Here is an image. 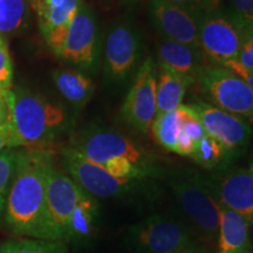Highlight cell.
Listing matches in <instances>:
<instances>
[{"label": "cell", "instance_id": "1", "mask_svg": "<svg viewBox=\"0 0 253 253\" xmlns=\"http://www.w3.org/2000/svg\"><path fill=\"white\" fill-rule=\"evenodd\" d=\"M54 155L47 149L18 151L7 198L5 224L15 236L48 240L46 189Z\"/></svg>", "mask_w": 253, "mask_h": 253}, {"label": "cell", "instance_id": "2", "mask_svg": "<svg viewBox=\"0 0 253 253\" xmlns=\"http://www.w3.org/2000/svg\"><path fill=\"white\" fill-rule=\"evenodd\" d=\"M8 121L15 145L47 149L65 129L67 115L61 107L30 91H6Z\"/></svg>", "mask_w": 253, "mask_h": 253}, {"label": "cell", "instance_id": "3", "mask_svg": "<svg viewBox=\"0 0 253 253\" xmlns=\"http://www.w3.org/2000/svg\"><path fill=\"white\" fill-rule=\"evenodd\" d=\"M71 147L102 168L115 161L126 160L149 172L151 177L156 175L153 156L137 142L121 132L103 129L89 130L75 138Z\"/></svg>", "mask_w": 253, "mask_h": 253}, {"label": "cell", "instance_id": "4", "mask_svg": "<svg viewBox=\"0 0 253 253\" xmlns=\"http://www.w3.org/2000/svg\"><path fill=\"white\" fill-rule=\"evenodd\" d=\"M126 240L135 253H173L196 245L194 233L185 224L162 214L132 225Z\"/></svg>", "mask_w": 253, "mask_h": 253}, {"label": "cell", "instance_id": "5", "mask_svg": "<svg viewBox=\"0 0 253 253\" xmlns=\"http://www.w3.org/2000/svg\"><path fill=\"white\" fill-rule=\"evenodd\" d=\"M213 106L253 122V93L242 78L221 66H205L196 78Z\"/></svg>", "mask_w": 253, "mask_h": 253}, {"label": "cell", "instance_id": "6", "mask_svg": "<svg viewBox=\"0 0 253 253\" xmlns=\"http://www.w3.org/2000/svg\"><path fill=\"white\" fill-rule=\"evenodd\" d=\"M183 211L209 240L218 238L220 205L205 184L203 176L176 177L170 183Z\"/></svg>", "mask_w": 253, "mask_h": 253}, {"label": "cell", "instance_id": "7", "mask_svg": "<svg viewBox=\"0 0 253 253\" xmlns=\"http://www.w3.org/2000/svg\"><path fill=\"white\" fill-rule=\"evenodd\" d=\"M201 50L218 66L237 61L240 47V26L226 11H201L197 15Z\"/></svg>", "mask_w": 253, "mask_h": 253}, {"label": "cell", "instance_id": "8", "mask_svg": "<svg viewBox=\"0 0 253 253\" xmlns=\"http://www.w3.org/2000/svg\"><path fill=\"white\" fill-rule=\"evenodd\" d=\"M60 158L67 175L93 197L112 198L125 196L141 182L110 175L102 167L91 162L71 145L63 148Z\"/></svg>", "mask_w": 253, "mask_h": 253}, {"label": "cell", "instance_id": "9", "mask_svg": "<svg viewBox=\"0 0 253 253\" xmlns=\"http://www.w3.org/2000/svg\"><path fill=\"white\" fill-rule=\"evenodd\" d=\"M86 194L67 173L50 167L46 189V221L48 240L66 243L68 225L79 202Z\"/></svg>", "mask_w": 253, "mask_h": 253}, {"label": "cell", "instance_id": "10", "mask_svg": "<svg viewBox=\"0 0 253 253\" xmlns=\"http://www.w3.org/2000/svg\"><path fill=\"white\" fill-rule=\"evenodd\" d=\"M156 72L151 58L141 63L121 108L123 121L142 134L150 131L157 113Z\"/></svg>", "mask_w": 253, "mask_h": 253}, {"label": "cell", "instance_id": "11", "mask_svg": "<svg viewBox=\"0 0 253 253\" xmlns=\"http://www.w3.org/2000/svg\"><path fill=\"white\" fill-rule=\"evenodd\" d=\"M189 106L197 114L205 132L219 142L233 160L246 149L252 136L248 120L204 101L189 103Z\"/></svg>", "mask_w": 253, "mask_h": 253}, {"label": "cell", "instance_id": "12", "mask_svg": "<svg viewBox=\"0 0 253 253\" xmlns=\"http://www.w3.org/2000/svg\"><path fill=\"white\" fill-rule=\"evenodd\" d=\"M99 28L95 13L90 7L82 4L69 25L58 56L82 69L90 71L99 61Z\"/></svg>", "mask_w": 253, "mask_h": 253}, {"label": "cell", "instance_id": "13", "mask_svg": "<svg viewBox=\"0 0 253 253\" xmlns=\"http://www.w3.org/2000/svg\"><path fill=\"white\" fill-rule=\"evenodd\" d=\"M203 179L216 201L239 213L253 227V172L245 168L219 170Z\"/></svg>", "mask_w": 253, "mask_h": 253}, {"label": "cell", "instance_id": "14", "mask_svg": "<svg viewBox=\"0 0 253 253\" xmlns=\"http://www.w3.org/2000/svg\"><path fill=\"white\" fill-rule=\"evenodd\" d=\"M141 58V37L126 23L114 24L104 43V71L113 82H122L130 77Z\"/></svg>", "mask_w": 253, "mask_h": 253}, {"label": "cell", "instance_id": "15", "mask_svg": "<svg viewBox=\"0 0 253 253\" xmlns=\"http://www.w3.org/2000/svg\"><path fill=\"white\" fill-rule=\"evenodd\" d=\"M149 15L154 26L167 39L201 49L198 38V20L196 12L163 0H150Z\"/></svg>", "mask_w": 253, "mask_h": 253}, {"label": "cell", "instance_id": "16", "mask_svg": "<svg viewBox=\"0 0 253 253\" xmlns=\"http://www.w3.org/2000/svg\"><path fill=\"white\" fill-rule=\"evenodd\" d=\"M30 4L47 45L58 55L82 0H30Z\"/></svg>", "mask_w": 253, "mask_h": 253}, {"label": "cell", "instance_id": "17", "mask_svg": "<svg viewBox=\"0 0 253 253\" xmlns=\"http://www.w3.org/2000/svg\"><path fill=\"white\" fill-rule=\"evenodd\" d=\"M204 53L201 49L163 38L157 45V58L161 67L196 81L205 66Z\"/></svg>", "mask_w": 253, "mask_h": 253}, {"label": "cell", "instance_id": "18", "mask_svg": "<svg viewBox=\"0 0 253 253\" xmlns=\"http://www.w3.org/2000/svg\"><path fill=\"white\" fill-rule=\"evenodd\" d=\"M218 253H253L248 221L223 205H220Z\"/></svg>", "mask_w": 253, "mask_h": 253}, {"label": "cell", "instance_id": "19", "mask_svg": "<svg viewBox=\"0 0 253 253\" xmlns=\"http://www.w3.org/2000/svg\"><path fill=\"white\" fill-rule=\"evenodd\" d=\"M194 80L183 77L181 74L161 67L160 74L157 75L156 89V107L157 114L172 112L182 106L186 89Z\"/></svg>", "mask_w": 253, "mask_h": 253}, {"label": "cell", "instance_id": "20", "mask_svg": "<svg viewBox=\"0 0 253 253\" xmlns=\"http://www.w3.org/2000/svg\"><path fill=\"white\" fill-rule=\"evenodd\" d=\"M52 77L59 93L74 106H86L93 97L95 86L87 75L71 69H55Z\"/></svg>", "mask_w": 253, "mask_h": 253}, {"label": "cell", "instance_id": "21", "mask_svg": "<svg viewBox=\"0 0 253 253\" xmlns=\"http://www.w3.org/2000/svg\"><path fill=\"white\" fill-rule=\"evenodd\" d=\"M99 217V205L93 196L84 194L69 221L66 242L84 240L94 233Z\"/></svg>", "mask_w": 253, "mask_h": 253}, {"label": "cell", "instance_id": "22", "mask_svg": "<svg viewBox=\"0 0 253 253\" xmlns=\"http://www.w3.org/2000/svg\"><path fill=\"white\" fill-rule=\"evenodd\" d=\"M182 128V112L177 108L172 112L157 114L151 125L150 131L154 140L164 149L175 153L177 140Z\"/></svg>", "mask_w": 253, "mask_h": 253}, {"label": "cell", "instance_id": "23", "mask_svg": "<svg viewBox=\"0 0 253 253\" xmlns=\"http://www.w3.org/2000/svg\"><path fill=\"white\" fill-rule=\"evenodd\" d=\"M190 158L194 160L198 166L208 170L227 169V166L233 161L229 151L208 134L198 142Z\"/></svg>", "mask_w": 253, "mask_h": 253}, {"label": "cell", "instance_id": "24", "mask_svg": "<svg viewBox=\"0 0 253 253\" xmlns=\"http://www.w3.org/2000/svg\"><path fill=\"white\" fill-rule=\"evenodd\" d=\"M30 0H0V37L20 31L26 24Z\"/></svg>", "mask_w": 253, "mask_h": 253}, {"label": "cell", "instance_id": "25", "mask_svg": "<svg viewBox=\"0 0 253 253\" xmlns=\"http://www.w3.org/2000/svg\"><path fill=\"white\" fill-rule=\"evenodd\" d=\"M0 253H67V248L63 242L21 237L0 244Z\"/></svg>", "mask_w": 253, "mask_h": 253}, {"label": "cell", "instance_id": "26", "mask_svg": "<svg viewBox=\"0 0 253 253\" xmlns=\"http://www.w3.org/2000/svg\"><path fill=\"white\" fill-rule=\"evenodd\" d=\"M18 151L5 149L0 153V220L4 217L6 198L17 164Z\"/></svg>", "mask_w": 253, "mask_h": 253}, {"label": "cell", "instance_id": "27", "mask_svg": "<svg viewBox=\"0 0 253 253\" xmlns=\"http://www.w3.org/2000/svg\"><path fill=\"white\" fill-rule=\"evenodd\" d=\"M238 24L240 26V47L237 62L249 71H253V23Z\"/></svg>", "mask_w": 253, "mask_h": 253}, {"label": "cell", "instance_id": "28", "mask_svg": "<svg viewBox=\"0 0 253 253\" xmlns=\"http://www.w3.org/2000/svg\"><path fill=\"white\" fill-rule=\"evenodd\" d=\"M12 81H13V62L5 38L0 37V91L6 93L11 90Z\"/></svg>", "mask_w": 253, "mask_h": 253}, {"label": "cell", "instance_id": "29", "mask_svg": "<svg viewBox=\"0 0 253 253\" xmlns=\"http://www.w3.org/2000/svg\"><path fill=\"white\" fill-rule=\"evenodd\" d=\"M226 12L238 23H253V0H227Z\"/></svg>", "mask_w": 253, "mask_h": 253}, {"label": "cell", "instance_id": "30", "mask_svg": "<svg viewBox=\"0 0 253 253\" xmlns=\"http://www.w3.org/2000/svg\"><path fill=\"white\" fill-rule=\"evenodd\" d=\"M224 68L229 69V71L233 72L235 74L238 75L244 80L246 84H249V87L251 88L252 93H253V71H249V69H246L243 67V66H240L238 62L237 61H232L230 63H227V65L224 66Z\"/></svg>", "mask_w": 253, "mask_h": 253}, {"label": "cell", "instance_id": "31", "mask_svg": "<svg viewBox=\"0 0 253 253\" xmlns=\"http://www.w3.org/2000/svg\"><path fill=\"white\" fill-rule=\"evenodd\" d=\"M14 148H17V145H15L11 126L8 123H6L0 126V153H2L5 149H14Z\"/></svg>", "mask_w": 253, "mask_h": 253}, {"label": "cell", "instance_id": "32", "mask_svg": "<svg viewBox=\"0 0 253 253\" xmlns=\"http://www.w3.org/2000/svg\"><path fill=\"white\" fill-rule=\"evenodd\" d=\"M163 1L169 2V4H172V5L181 6V7H184V8H188L190 11L196 12V13H198V12L201 11H204L201 0H163Z\"/></svg>", "mask_w": 253, "mask_h": 253}, {"label": "cell", "instance_id": "33", "mask_svg": "<svg viewBox=\"0 0 253 253\" xmlns=\"http://www.w3.org/2000/svg\"><path fill=\"white\" fill-rule=\"evenodd\" d=\"M9 91V90H8ZM8 121V108L5 100V93L0 91V126H4Z\"/></svg>", "mask_w": 253, "mask_h": 253}, {"label": "cell", "instance_id": "34", "mask_svg": "<svg viewBox=\"0 0 253 253\" xmlns=\"http://www.w3.org/2000/svg\"><path fill=\"white\" fill-rule=\"evenodd\" d=\"M221 0H201L204 11H214L218 9Z\"/></svg>", "mask_w": 253, "mask_h": 253}, {"label": "cell", "instance_id": "35", "mask_svg": "<svg viewBox=\"0 0 253 253\" xmlns=\"http://www.w3.org/2000/svg\"><path fill=\"white\" fill-rule=\"evenodd\" d=\"M173 253H207V251H205L203 248H201V246L194 245V246H191V248H189V249L182 250V251H177V252H173Z\"/></svg>", "mask_w": 253, "mask_h": 253}, {"label": "cell", "instance_id": "36", "mask_svg": "<svg viewBox=\"0 0 253 253\" xmlns=\"http://www.w3.org/2000/svg\"><path fill=\"white\" fill-rule=\"evenodd\" d=\"M249 169L253 172V153L251 155V158H250V167H249Z\"/></svg>", "mask_w": 253, "mask_h": 253}]
</instances>
